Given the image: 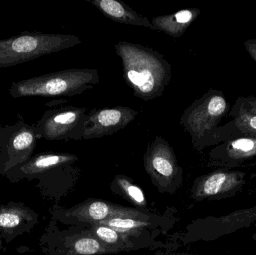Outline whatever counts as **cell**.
<instances>
[{
    "instance_id": "1",
    "label": "cell",
    "mask_w": 256,
    "mask_h": 255,
    "mask_svg": "<svg viewBox=\"0 0 256 255\" xmlns=\"http://www.w3.org/2000/svg\"><path fill=\"white\" fill-rule=\"evenodd\" d=\"M115 49L122 62L124 81L134 96L144 102L162 97L172 80V65L164 55L128 41L118 42Z\"/></svg>"
},
{
    "instance_id": "2",
    "label": "cell",
    "mask_w": 256,
    "mask_h": 255,
    "mask_svg": "<svg viewBox=\"0 0 256 255\" xmlns=\"http://www.w3.org/2000/svg\"><path fill=\"white\" fill-rule=\"evenodd\" d=\"M230 109V103L224 92L210 89L184 111L180 125L190 135L196 149L201 151L220 142L243 137L232 121L219 127Z\"/></svg>"
},
{
    "instance_id": "3",
    "label": "cell",
    "mask_w": 256,
    "mask_h": 255,
    "mask_svg": "<svg viewBox=\"0 0 256 255\" xmlns=\"http://www.w3.org/2000/svg\"><path fill=\"white\" fill-rule=\"evenodd\" d=\"M100 82L96 69H69L13 82L9 94L14 98L27 97H74Z\"/></svg>"
},
{
    "instance_id": "4",
    "label": "cell",
    "mask_w": 256,
    "mask_h": 255,
    "mask_svg": "<svg viewBox=\"0 0 256 255\" xmlns=\"http://www.w3.org/2000/svg\"><path fill=\"white\" fill-rule=\"evenodd\" d=\"M72 34L26 32L0 40V69L33 61L82 43Z\"/></svg>"
},
{
    "instance_id": "5",
    "label": "cell",
    "mask_w": 256,
    "mask_h": 255,
    "mask_svg": "<svg viewBox=\"0 0 256 255\" xmlns=\"http://www.w3.org/2000/svg\"><path fill=\"white\" fill-rule=\"evenodd\" d=\"M40 139L36 125L19 121L0 128V174L26 163L33 157Z\"/></svg>"
},
{
    "instance_id": "6",
    "label": "cell",
    "mask_w": 256,
    "mask_h": 255,
    "mask_svg": "<svg viewBox=\"0 0 256 255\" xmlns=\"http://www.w3.org/2000/svg\"><path fill=\"white\" fill-rule=\"evenodd\" d=\"M88 112L86 107L72 106L46 111L36 124L39 138L50 141L81 140Z\"/></svg>"
},
{
    "instance_id": "7",
    "label": "cell",
    "mask_w": 256,
    "mask_h": 255,
    "mask_svg": "<svg viewBox=\"0 0 256 255\" xmlns=\"http://www.w3.org/2000/svg\"><path fill=\"white\" fill-rule=\"evenodd\" d=\"M246 174L242 171L220 169L201 177L194 188V196L198 200H220L232 197L242 191L246 184Z\"/></svg>"
},
{
    "instance_id": "8",
    "label": "cell",
    "mask_w": 256,
    "mask_h": 255,
    "mask_svg": "<svg viewBox=\"0 0 256 255\" xmlns=\"http://www.w3.org/2000/svg\"><path fill=\"white\" fill-rule=\"evenodd\" d=\"M140 112L128 106H116L88 111L84 139H100L126 128Z\"/></svg>"
},
{
    "instance_id": "9",
    "label": "cell",
    "mask_w": 256,
    "mask_h": 255,
    "mask_svg": "<svg viewBox=\"0 0 256 255\" xmlns=\"http://www.w3.org/2000/svg\"><path fill=\"white\" fill-rule=\"evenodd\" d=\"M144 160L147 172L160 182H171L180 173L174 150L162 136L149 143Z\"/></svg>"
},
{
    "instance_id": "10",
    "label": "cell",
    "mask_w": 256,
    "mask_h": 255,
    "mask_svg": "<svg viewBox=\"0 0 256 255\" xmlns=\"http://www.w3.org/2000/svg\"><path fill=\"white\" fill-rule=\"evenodd\" d=\"M78 160L76 155L68 153H43L33 156L26 163L8 171L4 175L14 182L22 179L32 180Z\"/></svg>"
},
{
    "instance_id": "11",
    "label": "cell",
    "mask_w": 256,
    "mask_h": 255,
    "mask_svg": "<svg viewBox=\"0 0 256 255\" xmlns=\"http://www.w3.org/2000/svg\"><path fill=\"white\" fill-rule=\"evenodd\" d=\"M215 166L222 169L238 167L256 157V137L243 136L222 142L210 153Z\"/></svg>"
},
{
    "instance_id": "12",
    "label": "cell",
    "mask_w": 256,
    "mask_h": 255,
    "mask_svg": "<svg viewBox=\"0 0 256 255\" xmlns=\"http://www.w3.org/2000/svg\"><path fill=\"white\" fill-rule=\"evenodd\" d=\"M37 222V214L24 204L10 202L0 206V236L7 243L30 232Z\"/></svg>"
},
{
    "instance_id": "13",
    "label": "cell",
    "mask_w": 256,
    "mask_h": 255,
    "mask_svg": "<svg viewBox=\"0 0 256 255\" xmlns=\"http://www.w3.org/2000/svg\"><path fill=\"white\" fill-rule=\"evenodd\" d=\"M86 1L92 4L105 16L114 22L155 30L147 17L137 13L123 1L118 0H86Z\"/></svg>"
},
{
    "instance_id": "14",
    "label": "cell",
    "mask_w": 256,
    "mask_h": 255,
    "mask_svg": "<svg viewBox=\"0 0 256 255\" xmlns=\"http://www.w3.org/2000/svg\"><path fill=\"white\" fill-rule=\"evenodd\" d=\"M201 13L198 8L184 9L172 14L153 18L152 24L155 31H162L170 37L178 38L184 35Z\"/></svg>"
},
{
    "instance_id": "15",
    "label": "cell",
    "mask_w": 256,
    "mask_h": 255,
    "mask_svg": "<svg viewBox=\"0 0 256 255\" xmlns=\"http://www.w3.org/2000/svg\"><path fill=\"white\" fill-rule=\"evenodd\" d=\"M213 221L212 226L214 234V237L218 238L230 235L244 228L252 226V223L256 221V205L213 219Z\"/></svg>"
},
{
    "instance_id": "16",
    "label": "cell",
    "mask_w": 256,
    "mask_h": 255,
    "mask_svg": "<svg viewBox=\"0 0 256 255\" xmlns=\"http://www.w3.org/2000/svg\"><path fill=\"white\" fill-rule=\"evenodd\" d=\"M75 215L82 220L100 223L116 217H140V214L136 211L116 208L106 202L100 201L88 204L86 206H84L82 209L76 212Z\"/></svg>"
},
{
    "instance_id": "17",
    "label": "cell",
    "mask_w": 256,
    "mask_h": 255,
    "mask_svg": "<svg viewBox=\"0 0 256 255\" xmlns=\"http://www.w3.org/2000/svg\"><path fill=\"white\" fill-rule=\"evenodd\" d=\"M230 115L234 118L232 122L239 133L256 137V114L248 110L238 99Z\"/></svg>"
},
{
    "instance_id": "18",
    "label": "cell",
    "mask_w": 256,
    "mask_h": 255,
    "mask_svg": "<svg viewBox=\"0 0 256 255\" xmlns=\"http://www.w3.org/2000/svg\"><path fill=\"white\" fill-rule=\"evenodd\" d=\"M100 224L109 226L118 232H126L146 226L148 223L140 219H134L131 217H116V218L110 219L106 221L102 222Z\"/></svg>"
},
{
    "instance_id": "19",
    "label": "cell",
    "mask_w": 256,
    "mask_h": 255,
    "mask_svg": "<svg viewBox=\"0 0 256 255\" xmlns=\"http://www.w3.org/2000/svg\"><path fill=\"white\" fill-rule=\"evenodd\" d=\"M102 248L100 242L92 238H80L74 244L75 251L80 255H96L100 253Z\"/></svg>"
},
{
    "instance_id": "20",
    "label": "cell",
    "mask_w": 256,
    "mask_h": 255,
    "mask_svg": "<svg viewBox=\"0 0 256 255\" xmlns=\"http://www.w3.org/2000/svg\"><path fill=\"white\" fill-rule=\"evenodd\" d=\"M96 233L98 238L108 244H116L120 240L118 232L105 225L97 226Z\"/></svg>"
},
{
    "instance_id": "21",
    "label": "cell",
    "mask_w": 256,
    "mask_h": 255,
    "mask_svg": "<svg viewBox=\"0 0 256 255\" xmlns=\"http://www.w3.org/2000/svg\"><path fill=\"white\" fill-rule=\"evenodd\" d=\"M118 182L121 184V186L124 187V190H126L128 196L134 202L140 204V205H143L146 199H144V193L142 191L141 189L131 184L128 180L124 179V178H120L118 179Z\"/></svg>"
},
{
    "instance_id": "22",
    "label": "cell",
    "mask_w": 256,
    "mask_h": 255,
    "mask_svg": "<svg viewBox=\"0 0 256 255\" xmlns=\"http://www.w3.org/2000/svg\"><path fill=\"white\" fill-rule=\"evenodd\" d=\"M238 100L243 104L245 108L256 114V97L248 96V97H240Z\"/></svg>"
},
{
    "instance_id": "23",
    "label": "cell",
    "mask_w": 256,
    "mask_h": 255,
    "mask_svg": "<svg viewBox=\"0 0 256 255\" xmlns=\"http://www.w3.org/2000/svg\"><path fill=\"white\" fill-rule=\"evenodd\" d=\"M245 48L249 52L250 55L256 62V39H250L244 43Z\"/></svg>"
},
{
    "instance_id": "24",
    "label": "cell",
    "mask_w": 256,
    "mask_h": 255,
    "mask_svg": "<svg viewBox=\"0 0 256 255\" xmlns=\"http://www.w3.org/2000/svg\"><path fill=\"white\" fill-rule=\"evenodd\" d=\"M3 247V239L1 236H0V251H1Z\"/></svg>"
},
{
    "instance_id": "25",
    "label": "cell",
    "mask_w": 256,
    "mask_h": 255,
    "mask_svg": "<svg viewBox=\"0 0 256 255\" xmlns=\"http://www.w3.org/2000/svg\"><path fill=\"white\" fill-rule=\"evenodd\" d=\"M252 239H254L256 242V232L254 235H252Z\"/></svg>"
},
{
    "instance_id": "26",
    "label": "cell",
    "mask_w": 256,
    "mask_h": 255,
    "mask_svg": "<svg viewBox=\"0 0 256 255\" xmlns=\"http://www.w3.org/2000/svg\"><path fill=\"white\" fill-rule=\"evenodd\" d=\"M252 178H256V172H255V173L252 174Z\"/></svg>"
}]
</instances>
